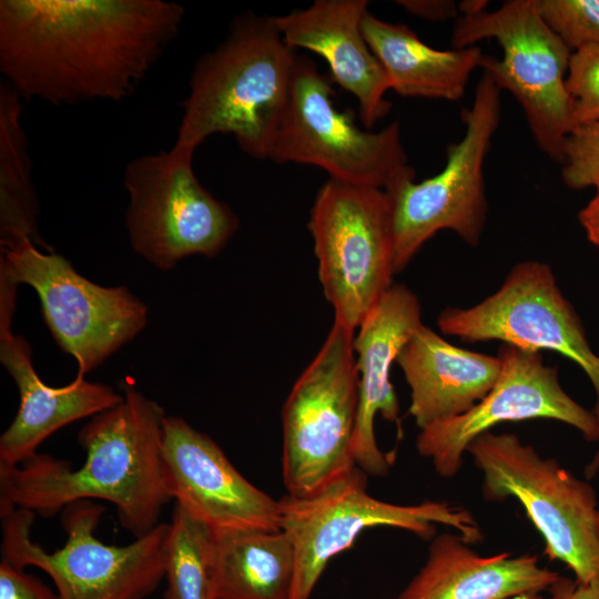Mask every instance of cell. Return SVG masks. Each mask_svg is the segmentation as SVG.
Returning a JSON list of instances; mask_svg holds the SVG:
<instances>
[{
  "mask_svg": "<svg viewBox=\"0 0 599 599\" xmlns=\"http://www.w3.org/2000/svg\"><path fill=\"white\" fill-rule=\"evenodd\" d=\"M184 16L165 0H1L0 71L26 101L119 102L174 41Z\"/></svg>",
  "mask_w": 599,
  "mask_h": 599,
  "instance_id": "6da1fadb",
  "label": "cell"
},
{
  "mask_svg": "<svg viewBox=\"0 0 599 599\" xmlns=\"http://www.w3.org/2000/svg\"><path fill=\"white\" fill-rule=\"evenodd\" d=\"M123 400L81 428V467L37 453L18 466L0 465V511L24 508L52 517L80 500L101 499L116 508L121 526L135 538L160 524L172 500L163 459L164 409L132 385Z\"/></svg>",
  "mask_w": 599,
  "mask_h": 599,
  "instance_id": "7a4b0ae2",
  "label": "cell"
},
{
  "mask_svg": "<svg viewBox=\"0 0 599 599\" xmlns=\"http://www.w3.org/2000/svg\"><path fill=\"white\" fill-rule=\"evenodd\" d=\"M296 55L275 17L237 14L193 68L174 143L196 150L213 134H232L246 154L267 159Z\"/></svg>",
  "mask_w": 599,
  "mask_h": 599,
  "instance_id": "3957f363",
  "label": "cell"
},
{
  "mask_svg": "<svg viewBox=\"0 0 599 599\" xmlns=\"http://www.w3.org/2000/svg\"><path fill=\"white\" fill-rule=\"evenodd\" d=\"M103 511L91 500L68 505L61 517L67 541L53 552L31 539L35 512L0 511L1 559L43 570L59 599H145L165 576L170 524L160 522L125 546L105 545L94 536Z\"/></svg>",
  "mask_w": 599,
  "mask_h": 599,
  "instance_id": "277c9868",
  "label": "cell"
},
{
  "mask_svg": "<svg viewBox=\"0 0 599 599\" xmlns=\"http://www.w3.org/2000/svg\"><path fill=\"white\" fill-rule=\"evenodd\" d=\"M466 453L483 474L486 500L517 499L550 559L564 562L578 582L599 577V507L588 481L511 433H484Z\"/></svg>",
  "mask_w": 599,
  "mask_h": 599,
  "instance_id": "5b68a950",
  "label": "cell"
},
{
  "mask_svg": "<svg viewBox=\"0 0 599 599\" xmlns=\"http://www.w3.org/2000/svg\"><path fill=\"white\" fill-rule=\"evenodd\" d=\"M332 83L313 60L296 55L288 98L267 159L318 166L331 179L386 192L415 180L399 122L379 131L361 128L354 110L336 106Z\"/></svg>",
  "mask_w": 599,
  "mask_h": 599,
  "instance_id": "8992f818",
  "label": "cell"
},
{
  "mask_svg": "<svg viewBox=\"0 0 599 599\" xmlns=\"http://www.w3.org/2000/svg\"><path fill=\"white\" fill-rule=\"evenodd\" d=\"M278 502L280 527L295 548L291 599H309L329 560L351 548L372 527L399 528L432 540L436 525H444L469 545L483 539L478 521L461 506L446 501L396 505L370 496L367 474L357 466L313 495L286 494Z\"/></svg>",
  "mask_w": 599,
  "mask_h": 599,
  "instance_id": "52a82bcc",
  "label": "cell"
},
{
  "mask_svg": "<svg viewBox=\"0 0 599 599\" xmlns=\"http://www.w3.org/2000/svg\"><path fill=\"white\" fill-rule=\"evenodd\" d=\"M355 331L334 322L282 410L287 495L306 497L353 469L358 412Z\"/></svg>",
  "mask_w": 599,
  "mask_h": 599,
  "instance_id": "ba28073f",
  "label": "cell"
},
{
  "mask_svg": "<svg viewBox=\"0 0 599 599\" xmlns=\"http://www.w3.org/2000/svg\"><path fill=\"white\" fill-rule=\"evenodd\" d=\"M495 39L502 57L483 54L479 68L520 104L538 148L562 163V146L572 130L566 77L571 51L538 14L534 0H510L495 11L461 14L453 48Z\"/></svg>",
  "mask_w": 599,
  "mask_h": 599,
  "instance_id": "9c48e42d",
  "label": "cell"
},
{
  "mask_svg": "<svg viewBox=\"0 0 599 599\" xmlns=\"http://www.w3.org/2000/svg\"><path fill=\"white\" fill-rule=\"evenodd\" d=\"M194 152L174 143L167 151L139 155L125 165L130 244L163 271L192 255H217L240 226L233 210L197 180Z\"/></svg>",
  "mask_w": 599,
  "mask_h": 599,
  "instance_id": "30bf717a",
  "label": "cell"
},
{
  "mask_svg": "<svg viewBox=\"0 0 599 599\" xmlns=\"http://www.w3.org/2000/svg\"><path fill=\"white\" fill-rule=\"evenodd\" d=\"M501 90L483 73L469 109L465 133L447 148L440 172L420 182L407 180L389 191L395 274L402 272L437 232H455L477 246L487 219L484 163L501 114Z\"/></svg>",
  "mask_w": 599,
  "mask_h": 599,
  "instance_id": "8fae6325",
  "label": "cell"
},
{
  "mask_svg": "<svg viewBox=\"0 0 599 599\" xmlns=\"http://www.w3.org/2000/svg\"><path fill=\"white\" fill-rule=\"evenodd\" d=\"M307 227L334 322L356 331L393 285L389 196L328 177L316 193Z\"/></svg>",
  "mask_w": 599,
  "mask_h": 599,
  "instance_id": "7c38bea8",
  "label": "cell"
},
{
  "mask_svg": "<svg viewBox=\"0 0 599 599\" xmlns=\"http://www.w3.org/2000/svg\"><path fill=\"white\" fill-rule=\"evenodd\" d=\"M0 252V271L37 292L44 322L60 348L77 361L78 376L85 377L148 324L146 305L128 287L95 284L31 240Z\"/></svg>",
  "mask_w": 599,
  "mask_h": 599,
  "instance_id": "4fadbf2b",
  "label": "cell"
},
{
  "mask_svg": "<svg viewBox=\"0 0 599 599\" xmlns=\"http://www.w3.org/2000/svg\"><path fill=\"white\" fill-rule=\"evenodd\" d=\"M437 324L444 334L465 342L500 341L531 351L556 352L575 362L593 386L592 412L599 423V356L548 264H516L493 295L470 307L445 308ZM598 473L599 445L583 475L590 480Z\"/></svg>",
  "mask_w": 599,
  "mask_h": 599,
  "instance_id": "5bb4252c",
  "label": "cell"
},
{
  "mask_svg": "<svg viewBox=\"0 0 599 599\" xmlns=\"http://www.w3.org/2000/svg\"><path fill=\"white\" fill-rule=\"evenodd\" d=\"M502 369L488 394L466 413L420 429L416 448L436 473L453 478L461 468L468 445L507 422L552 419L576 428L589 443H599V423L562 388L556 367L540 352L502 343Z\"/></svg>",
  "mask_w": 599,
  "mask_h": 599,
  "instance_id": "9a60e30c",
  "label": "cell"
},
{
  "mask_svg": "<svg viewBox=\"0 0 599 599\" xmlns=\"http://www.w3.org/2000/svg\"><path fill=\"white\" fill-rule=\"evenodd\" d=\"M161 451L172 499L214 531L281 529L278 500L251 484L185 419L165 416Z\"/></svg>",
  "mask_w": 599,
  "mask_h": 599,
  "instance_id": "2e32d148",
  "label": "cell"
},
{
  "mask_svg": "<svg viewBox=\"0 0 599 599\" xmlns=\"http://www.w3.org/2000/svg\"><path fill=\"white\" fill-rule=\"evenodd\" d=\"M17 284L0 273V362L17 385L20 403L10 426L0 436V465L18 466L37 454L54 432L94 416L123 400L111 386L83 376L62 387L45 385L38 376L28 342L12 333Z\"/></svg>",
  "mask_w": 599,
  "mask_h": 599,
  "instance_id": "e0dca14e",
  "label": "cell"
},
{
  "mask_svg": "<svg viewBox=\"0 0 599 599\" xmlns=\"http://www.w3.org/2000/svg\"><path fill=\"white\" fill-rule=\"evenodd\" d=\"M416 294L393 284L359 324L353 347L358 374V412L354 459L367 475L386 476L395 460L377 445L375 416L397 425L402 434L399 403L390 382V368L400 351L423 324Z\"/></svg>",
  "mask_w": 599,
  "mask_h": 599,
  "instance_id": "ac0fdd59",
  "label": "cell"
},
{
  "mask_svg": "<svg viewBox=\"0 0 599 599\" xmlns=\"http://www.w3.org/2000/svg\"><path fill=\"white\" fill-rule=\"evenodd\" d=\"M366 0H316L308 8L275 17L286 44L322 57L333 82L352 93L365 129L370 130L390 109V90L379 60L370 50L363 19Z\"/></svg>",
  "mask_w": 599,
  "mask_h": 599,
  "instance_id": "d6986e66",
  "label": "cell"
},
{
  "mask_svg": "<svg viewBox=\"0 0 599 599\" xmlns=\"http://www.w3.org/2000/svg\"><path fill=\"white\" fill-rule=\"evenodd\" d=\"M396 363L410 388L408 413L419 429L469 410L488 394L502 369L498 356L457 347L424 324Z\"/></svg>",
  "mask_w": 599,
  "mask_h": 599,
  "instance_id": "ffe728a7",
  "label": "cell"
},
{
  "mask_svg": "<svg viewBox=\"0 0 599 599\" xmlns=\"http://www.w3.org/2000/svg\"><path fill=\"white\" fill-rule=\"evenodd\" d=\"M560 575L536 556H480L459 535L430 540L425 565L396 599H509L551 589Z\"/></svg>",
  "mask_w": 599,
  "mask_h": 599,
  "instance_id": "44dd1931",
  "label": "cell"
},
{
  "mask_svg": "<svg viewBox=\"0 0 599 599\" xmlns=\"http://www.w3.org/2000/svg\"><path fill=\"white\" fill-rule=\"evenodd\" d=\"M364 37L388 78L390 90L406 98L457 101L479 67V47L438 50L407 26L384 21L367 11Z\"/></svg>",
  "mask_w": 599,
  "mask_h": 599,
  "instance_id": "7402d4cb",
  "label": "cell"
},
{
  "mask_svg": "<svg viewBox=\"0 0 599 599\" xmlns=\"http://www.w3.org/2000/svg\"><path fill=\"white\" fill-rule=\"evenodd\" d=\"M295 565L282 529L214 531L213 599H291Z\"/></svg>",
  "mask_w": 599,
  "mask_h": 599,
  "instance_id": "603a6c76",
  "label": "cell"
},
{
  "mask_svg": "<svg viewBox=\"0 0 599 599\" xmlns=\"http://www.w3.org/2000/svg\"><path fill=\"white\" fill-rule=\"evenodd\" d=\"M22 99L0 83V248L31 240L51 251L39 233V204L32 182L28 140L22 125Z\"/></svg>",
  "mask_w": 599,
  "mask_h": 599,
  "instance_id": "cb8c5ba5",
  "label": "cell"
},
{
  "mask_svg": "<svg viewBox=\"0 0 599 599\" xmlns=\"http://www.w3.org/2000/svg\"><path fill=\"white\" fill-rule=\"evenodd\" d=\"M214 530L174 502L164 599H213Z\"/></svg>",
  "mask_w": 599,
  "mask_h": 599,
  "instance_id": "d4e9b609",
  "label": "cell"
},
{
  "mask_svg": "<svg viewBox=\"0 0 599 599\" xmlns=\"http://www.w3.org/2000/svg\"><path fill=\"white\" fill-rule=\"evenodd\" d=\"M545 23L571 52L599 47V0H534Z\"/></svg>",
  "mask_w": 599,
  "mask_h": 599,
  "instance_id": "484cf974",
  "label": "cell"
},
{
  "mask_svg": "<svg viewBox=\"0 0 599 599\" xmlns=\"http://www.w3.org/2000/svg\"><path fill=\"white\" fill-rule=\"evenodd\" d=\"M566 89L572 129L599 121V47H586L571 53Z\"/></svg>",
  "mask_w": 599,
  "mask_h": 599,
  "instance_id": "4316f807",
  "label": "cell"
},
{
  "mask_svg": "<svg viewBox=\"0 0 599 599\" xmlns=\"http://www.w3.org/2000/svg\"><path fill=\"white\" fill-rule=\"evenodd\" d=\"M564 183L572 190H599V121L573 128L562 146Z\"/></svg>",
  "mask_w": 599,
  "mask_h": 599,
  "instance_id": "83f0119b",
  "label": "cell"
},
{
  "mask_svg": "<svg viewBox=\"0 0 599 599\" xmlns=\"http://www.w3.org/2000/svg\"><path fill=\"white\" fill-rule=\"evenodd\" d=\"M0 599H59V597L35 576L1 559Z\"/></svg>",
  "mask_w": 599,
  "mask_h": 599,
  "instance_id": "f1b7e54d",
  "label": "cell"
},
{
  "mask_svg": "<svg viewBox=\"0 0 599 599\" xmlns=\"http://www.w3.org/2000/svg\"><path fill=\"white\" fill-rule=\"evenodd\" d=\"M396 3L407 12L430 21H445L458 12L455 2L447 0H399Z\"/></svg>",
  "mask_w": 599,
  "mask_h": 599,
  "instance_id": "f546056e",
  "label": "cell"
},
{
  "mask_svg": "<svg viewBox=\"0 0 599 599\" xmlns=\"http://www.w3.org/2000/svg\"><path fill=\"white\" fill-rule=\"evenodd\" d=\"M550 590L558 599H599V577L586 583L561 577Z\"/></svg>",
  "mask_w": 599,
  "mask_h": 599,
  "instance_id": "4dcf8cb0",
  "label": "cell"
},
{
  "mask_svg": "<svg viewBox=\"0 0 599 599\" xmlns=\"http://www.w3.org/2000/svg\"><path fill=\"white\" fill-rule=\"evenodd\" d=\"M596 195L579 212L578 219L588 240L599 247V190Z\"/></svg>",
  "mask_w": 599,
  "mask_h": 599,
  "instance_id": "1f68e13d",
  "label": "cell"
},
{
  "mask_svg": "<svg viewBox=\"0 0 599 599\" xmlns=\"http://www.w3.org/2000/svg\"><path fill=\"white\" fill-rule=\"evenodd\" d=\"M550 591H551V597L549 598H546L539 593H524V595L515 596L509 599H558L557 595L552 590Z\"/></svg>",
  "mask_w": 599,
  "mask_h": 599,
  "instance_id": "d6a6232c",
  "label": "cell"
}]
</instances>
